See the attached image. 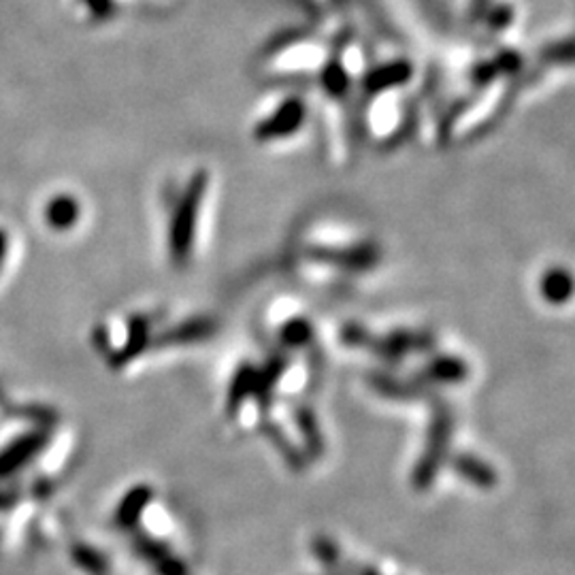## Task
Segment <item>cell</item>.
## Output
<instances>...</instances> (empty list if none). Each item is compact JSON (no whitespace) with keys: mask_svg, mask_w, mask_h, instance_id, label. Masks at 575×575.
<instances>
[{"mask_svg":"<svg viewBox=\"0 0 575 575\" xmlns=\"http://www.w3.org/2000/svg\"><path fill=\"white\" fill-rule=\"evenodd\" d=\"M38 447H41V439L37 437H26V439H19L17 444H13L9 450H5L3 454H0V473H11L19 469L26 463V458L32 456Z\"/></svg>","mask_w":575,"mask_h":575,"instance_id":"3957f363","label":"cell"},{"mask_svg":"<svg viewBox=\"0 0 575 575\" xmlns=\"http://www.w3.org/2000/svg\"><path fill=\"white\" fill-rule=\"evenodd\" d=\"M0 252H3V241H0Z\"/></svg>","mask_w":575,"mask_h":575,"instance_id":"52a82bcc","label":"cell"},{"mask_svg":"<svg viewBox=\"0 0 575 575\" xmlns=\"http://www.w3.org/2000/svg\"><path fill=\"white\" fill-rule=\"evenodd\" d=\"M145 495H147L145 490H134V492H131V497H128L126 501L121 503L120 514H118V520L121 524H131V522L137 520L141 503H145Z\"/></svg>","mask_w":575,"mask_h":575,"instance_id":"8992f818","label":"cell"},{"mask_svg":"<svg viewBox=\"0 0 575 575\" xmlns=\"http://www.w3.org/2000/svg\"><path fill=\"white\" fill-rule=\"evenodd\" d=\"M286 105L279 107L271 118H267L265 124L260 126L262 139H281V134H290L294 128L300 124L303 118V107L300 100H284Z\"/></svg>","mask_w":575,"mask_h":575,"instance_id":"7a4b0ae2","label":"cell"},{"mask_svg":"<svg viewBox=\"0 0 575 575\" xmlns=\"http://www.w3.org/2000/svg\"><path fill=\"white\" fill-rule=\"evenodd\" d=\"M204 188V177H196L194 182L190 183L188 194H185L182 207H179L175 215V224H172V239H171V249H172V258L177 262H185L192 247V233H194V217H196V204L198 198L203 196Z\"/></svg>","mask_w":575,"mask_h":575,"instance_id":"6da1fadb","label":"cell"},{"mask_svg":"<svg viewBox=\"0 0 575 575\" xmlns=\"http://www.w3.org/2000/svg\"><path fill=\"white\" fill-rule=\"evenodd\" d=\"M75 215H77V207L70 201H64V198L62 201H56L49 207V222L58 228L70 226V224L75 222Z\"/></svg>","mask_w":575,"mask_h":575,"instance_id":"5b68a950","label":"cell"},{"mask_svg":"<svg viewBox=\"0 0 575 575\" xmlns=\"http://www.w3.org/2000/svg\"><path fill=\"white\" fill-rule=\"evenodd\" d=\"M543 290H546L548 298L552 300H565L569 297V290H571V281L562 271H552L543 281Z\"/></svg>","mask_w":575,"mask_h":575,"instance_id":"277c9868","label":"cell"}]
</instances>
